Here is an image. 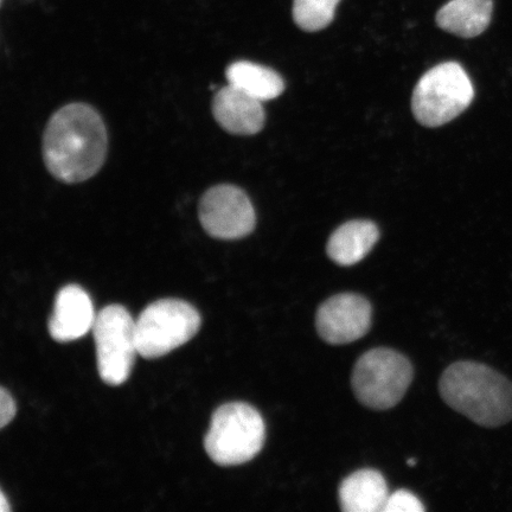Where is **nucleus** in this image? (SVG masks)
<instances>
[{"label": "nucleus", "mask_w": 512, "mask_h": 512, "mask_svg": "<svg viewBox=\"0 0 512 512\" xmlns=\"http://www.w3.org/2000/svg\"><path fill=\"white\" fill-rule=\"evenodd\" d=\"M107 152L104 121L85 104L64 106L51 117L43 139L50 174L64 183H80L101 169Z\"/></svg>", "instance_id": "1"}, {"label": "nucleus", "mask_w": 512, "mask_h": 512, "mask_svg": "<svg viewBox=\"0 0 512 512\" xmlns=\"http://www.w3.org/2000/svg\"><path fill=\"white\" fill-rule=\"evenodd\" d=\"M439 390L448 406L479 426L497 428L512 420V382L486 364H451Z\"/></svg>", "instance_id": "2"}, {"label": "nucleus", "mask_w": 512, "mask_h": 512, "mask_svg": "<svg viewBox=\"0 0 512 512\" xmlns=\"http://www.w3.org/2000/svg\"><path fill=\"white\" fill-rule=\"evenodd\" d=\"M266 426L256 409L230 402L216 409L204 447L214 463L235 466L251 462L264 447Z\"/></svg>", "instance_id": "3"}, {"label": "nucleus", "mask_w": 512, "mask_h": 512, "mask_svg": "<svg viewBox=\"0 0 512 512\" xmlns=\"http://www.w3.org/2000/svg\"><path fill=\"white\" fill-rule=\"evenodd\" d=\"M475 98V88L457 62L433 67L416 85L412 99L414 117L426 127H439L459 117Z\"/></svg>", "instance_id": "4"}, {"label": "nucleus", "mask_w": 512, "mask_h": 512, "mask_svg": "<svg viewBox=\"0 0 512 512\" xmlns=\"http://www.w3.org/2000/svg\"><path fill=\"white\" fill-rule=\"evenodd\" d=\"M413 367L400 352L377 348L369 350L357 361L352 371V389L362 405L387 411L406 395L413 380Z\"/></svg>", "instance_id": "5"}, {"label": "nucleus", "mask_w": 512, "mask_h": 512, "mask_svg": "<svg viewBox=\"0 0 512 512\" xmlns=\"http://www.w3.org/2000/svg\"><path fill=\"white\" fill-rule=\"evenodd\" d=\"M201 328V316L184 300L162 299L152 303L136 320L138 354L158 358L190 341Z\"/></svg>", "instance_id": "6"}, {"label": "nucleus", "mask_w": 512, "mask_h": 512, "mask_svg": "<svg viewBox=\"0 0 512 512\" xmlns=\"http://www.w3.org/2000/svg\"><path fill=\"white\" fill-rule=\"evenodd\" d=\"M101 380L110 386L127 381L138 354L136 322L121 305H108L96 313L93 325Z\"/></svg>", "instance_id": "7"}, {"label": "nucleus", "mask_w": 512, "mask_h": 512, "mask_svg": "<svg viewBox=\"0 0 512 512\" xmlns=\"http://www.w3.org/2000/svg\"><path fill=\"white\" fill-rule=\"evenodd\" d=\"M200 220L206 232L216 239L236 240L251 234L256 217L253 204L240 188L222 184L204 194Z\"/></svg>", "instance_id": "8"}, {"label": "nucleus", "mask_w": 512, "mask_h": 512, "mask_svg": "<svg viewBox=\"0 0 512 512\" xmlns=\"http://www.w3.org/2000/svg\"><path fill=\"white\" fill-rule=\"evenodd\" d=\"M371 326V305L355 293H342L319 306L316 328L320 338L332 345L356 342Z\"/></svg>", "instance_id": "9"}, {"label": "nucleus", "mask_w": 512, "mask_h": 512, "mask_svg": "<svg viewBox=\"0 0 512 512\" xmlns=\"http://www.w3.org/2000/svg\"><path fill=\"white\" fill-rule=\"evenodd\" d=\"M95 318L88 293L78 285H68L57 293L49 320L50 336L60 343L76 341L93 329Z\"/></svg>", "instance_id": "10"}, {"label": "nucleus", "mask_w": 512, "mask_h": 512, "mask_svg": "<svg viewBox=\"0 0 512 512\" xmlns=\"http://www.w3.org/2000/svg\"><path fill=\"white\" fill-rule=\"evenodd\" d=\"M213 113L217 123L224 130L241 136L259 133L265 125L262 102L232 85L217 92L213 102Z\"/></svg>", "instance_id": "11"}, {"label": "nucleus", "mask_w": 512, "mask_h": 512, "mask_svg": "<svg viewBox=\"0 0 512 512\" xmlns=\"http://www.w3.org/2000/svg\"><path fill=\"white\" fill-rule=\"evenodd\" d=\"M338 497L345 512H383L389 497L388 485L381 472L358 470L343 480Z\"/></svg>", "instance_id": "12"}, {"label": "nucleus", "mask_w": 512, "mask_h": 512, "mask_svg": "<svg viewBox=\"0 0 512 512\" xmlns=\"http://www.w3.org/2000/svg\"><path fill=\"white\" fill-rule=\"evenodd\" d=\"M492 11V0H451L439 10L437 24L452 35L473 38L488 29Z\"/></svg>", "instance_id": "13"}, {"label": "nucleus", "mask_w": 512, "mask_h": 512, "mask_svg": "<svg viewBox=\"0 0 512 512\" xmlns=\"http://www.w3.org/2000/svg\"><path fill=\"white\" fill-rule=\"evenodd\" d=\"M379 229L370 221H350L339 227L328 242L329 258L341 266L358 264L379 240Z\"/></svg>", "instance_id": "14"}, {"label": "nucleus", "mask_w": 512, "mask_h": 512, "mask_svg": "<svg viewBox=\"0 0 512 512\" xmlns=\"http://www.w3.org/2000/svg\"><path fill=\"white\" fill-rule=\"evenodd\" d=\"M227 79L229 85L261 102L277 99L285 89V82L277 72L248 61L230 64Z\"/></svg>", "instance_id": "15"}, {"label": "nucleus", "mask_w": 512, "mask_h": 512, "mask_svg": "<svg viewBox=\"0 0 512 512\" xmlns=\"http://www.w3.org/2000/svg\"><path fill=\"white\" fill-rule=\"evenodd\" d=\"M341 0H293V19L298 27L316 32L329 27Z\"/></svg>", "instance_id": "16"}, {"label": "nucleus", "mask_w": 512, "mask_h": 512, "mask_svg": "<svg viewBox=\"0 0 512 512\" xmlns=\"http://www.w3.org/2000/svg\"><path fill=\"white\" fill-rule=\"evenodd\" d=\"M425 511L420 499L411 491L399 490L389 495L383 512H422Z\"/></svg>", "instance_id": "17"}, {"label": "nucleus", "mask_w": 512, "mask_h": 512, "mask_svg": "<svg viewBox=\"0 0 512 512\" xmlns=\"http://www.w3.org/2000/svg\"><path fill=\"white\" fill-rule=\"evenodd\" d=\"M16 403L5 388L0 389V427L5 428L16 415Z\"/></svg>", "instance_id": "18"}, {"label": "nucleus", "mask_w": 512, "mask_h": 512, "mask_svg": "<svg viewBox=\"0 0 512 512\" xmlns=\"http://www.w3.org/2000/svg\"><path fill=\"white\" fill-rule=\"evenodd\" d=\"M0 497H2V499H0V502H2V503H0V511H2V512L10 511L11 510L10 504L8 502V499H6L4 492H2V494H0Z\"/></svg>", "instance_id": "19"}]
</instances>
